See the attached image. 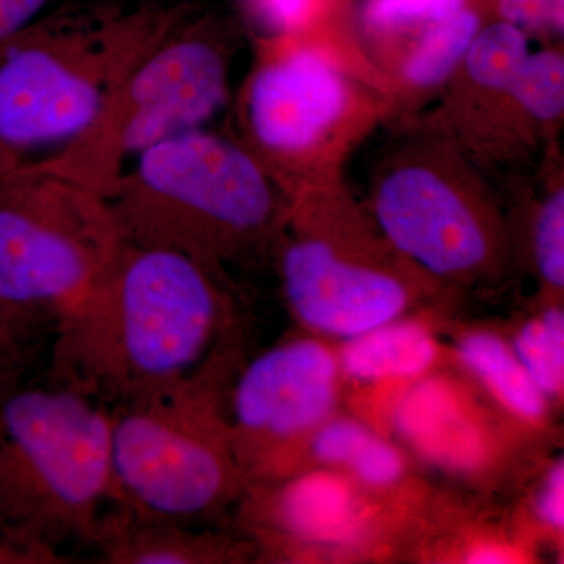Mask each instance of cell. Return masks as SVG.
Instances as JSON below:
<instances>
[{
  "mask_svg": "<svg viewBox=\"0 0 564 564\" xmlns=\"http://www.w3.org/2000/svg\"><path fill=\"white\" fill-rule=\"evenodd\" d=\"M52 333V383L113 408L232 366L236 317L203 263L124 243Z\"/></svg>",
  "mask_w": 564,
  "mask_h": 564,
  "instance_id": "cell-1",
  "label": "cell"
},
{
  "mask_svg": "<svg viewBox=\"0 0 564 564\" xmlns=\"http://www.w3.org/2000/svg\"><path fill=\"white\" fill-rule=\"evenodd\" d=\"M110 408L24 378L0 383V514L62 547L90 545L110 502Z\"/></svg>",
  "mask_w": 564,
  "mask_h": 564,
  "instance_id": "cell-2",
  "label": "cell"
},
{
  "mask_svg": "<svg viewBox=\"0 0 564 564\" xmlns=\"http://www.w3.org/2000/svg\"><path fill=\"white\" fill-rule=\"evenodd\" d=\"M231 369L110 408L109 503L195 525L239 502L247 478L223 404Z\"/></svg>",
  "mask_w": 564,
  "mask_h": 564,
  "instance_id": "cell-3",
  "label": "cell"
},
{
  "mask_svg": "<svg viewBox=\"0 0 564 564\" xmlns=\"http://www.w3.org/2000/svg\"><path fill=\"white\" fill-rule=\"evenodd\" d=\"M139 154L150 195L115 217L124 243L172 248L209 269L272 221L269 184L239 148L196 129Z\"/></svg>",
  "mask_w": 564,
  "mask_h": 564,
  "instance_id": "cell-4",
  "label": "cell"
},
{
  "mask_svg": "<svg viewBox=\"0 0 564 564\" xmlns=\"http://www.w3.org/2000/svg\"><path fill=\"white\" fill-rule=\"evenodd\" d=\"M122 245L113 215L0 187V302L52 329L101 284Z\"/></svg>",
  "mask_w": 564,
  "mask_h": 564,
  "instance_id": "cell-5",
  "label": "cell"
},
{
  "mask_svg": "<svg viewBox=\"0 0 564 564\" xmlns=\"http://www.w3.org/2000/svg\"><path fill=\"white\" fill-rule=\"evenodd\" d=\"M343 381L336 348L311 333L274 345L243 367L226 414L247 485L295 469L311 434L337 413Z\"/></svg>",
  "mask_w": 564,
  "mask_h": 564,
  "instance_id": "cell-6",
  "label": "cell"
},
{
  "mask_svg": "<svg viewBox=\"0 0 564 564\" xmlns=\"http://www.w3.org/2000/svg\"><path fill=\"white\" fill-rule=\"evenodd\" d=\"M236 507L237 533L256 562L282 563L358 552L373 540L386 503L339 470L313 466L247 485Z\"/></svg>",
  "mask_w": 564,
  "mask_h": 564,
  "instance_id": "cell-7",
  "label": "cell"
},
{
  "mask_svg": "<svg viewBox=\"0 0 564 564\" xmlns=\"http://www.w3.org/2000/svg\"><path fill=\"white\" fill-rule=\"evenodd\" d=\"M282 282L295 321L325 339L345 340L402 317L414 300L395 273L315 237L295 240L285 250Z\"/></svg>",
  "mask_w": 564,
  "mask_h": 564,
  "instance_id": "cell-8",
  "label": "cell"
},
{
  "mask_svg": "<svg viewBox=\"0 0 564 564\" xmlns=\"http://www.w3.org/2000/svg\"><path fill=\"white\" fill-rule=\"evenodd\" d=\"M377 218L397 250L437 276L480 272L491 254L484 220L429 170L391 174L378 192Z\"/></svg>",
  "mask_w": 564,
  "mask_h": 564,
  "instance_id": "cell-9",
  "label": "cell"
},
{
  "mask_svg": "<svg viewBox=\"0 0 564 564\" xmlns=\"http://www.w3.org/2000/svg\"><path fill=\"white\" fill-rule=\"evenodd\" d=\"M389 421L422 462L458 477L489 473L503 451L489 411L458 381L436 370L402 386Z\"/></svg>",
  "mask_w": 564,
  "mask_h": 564,
  "instance_id": "cell-10",
  "label": "cell"
},
{
  "mask_svg": "<svg viewBox=\"0 0 564 564\" xmlns=\"http://www.w3.org/2000/svg\"><path fill=\"white\" fill-rule=\"evenodd\" d=\"M0 147L70 139L98 117V88L50 52L29 44L0 43Z\"/></svg>",
  "mask_w": 564,
  "mask_h": 564,
  "instance_id": "cell-11",
  "label": "cell"
},
{
  "mask_svg": "<svg viewBox=\"0 0 564 564\" xmlns=\"http://www.w3.org/2000/svg\"><path fill=\"white\" fill-rule=\"evenodd\" d=\"M133 111L122 147L141 152L196 131L225 101L220 55L202 41L172 44L144 63L131 84Z\"/></svg>",
  "mask_w": 564,
  "mask_h": 564,
  "instance_id": "cell-12",
  "label": "cell"
},
{
  "mask_svg": "<svg viewBox=\"0 0 564 564\" xmlns=\"http://www.w3.org/2000/svg\"><path fill=\"white\" fill-rule=\"evenodd\" d=\"M345 102L347 90L336 69L321 55L304 51L258 74L250 120L267 147L302 150L340 117Z\"/></svg>",
  "mask_w": 564,
  "mask_h": 564,
  "instance_id": "cell-13",
  "label": "cell"
},
{
  "mask_svg": "<svg viewBox=\"0 0 564 564\" xmlns=\"http://www.w3.org/2000/svg\"><path fill=\"white\" fill-rule=\"evenodd\" d=\"M91 547L110 564H221L256 562L254 547L237 532L195 530L129 505L107 503Z\"/></svg>",
  "mask_w": 564,
  "mask_h": 564,
  "instance_id": "cell-14",
  "label": "cell"
},
{
  "mask_svg": "<svg viewBox=\"0 0 564 564\" xmlns=\"http://www.w3.org/2000/svg\"><path fill=\"white\" fill-rule=\"evenodd\" d=\"M337 350L343 380L359 386L408 384L434 372L441 345L421 318H393L348 337Z\"/></svg>",
  "mask_w": 564,
  "mask_h": 564,
  "instance_id": "cell-15",
  "label": "cell"
},
{
  "mask_svg": "<svg viewBox=\"0 0 564 564\" xmlns=\"http://www.w3.org/2000/svg\"><path fill=\"white\" fill-rule=\"evenodd\" d=\"M455 358L508 421L543 429L552 403L527 373L508 337L491 329H469L456 337Z\"/></svg>",
  "mask_w": 564,
  "mask_h": 564,
  "instance_id": "cell-16",
  "label": "cell"
},
{
  "mask_svg": "<svg viewBox=\"0 0 564 564\" xmlns=\"http://www.w3.org/2000/svg\"><path fill=\"white\" fill-rule=\"evenodd\" d=\"M508 340L545 399L558 403L564 392L563 307H543L519 323Z\"/></svg>",
  "mask_w": 564,
  "mask_h": 564,
  "instance_id": "cell-17",
  "label": "cell"
},
{
  "mask_svg": "<svg viewBox=\"0 0 564 564\" xmlns=\"http://www.w3.org/2000/svg\"><path fill=\"white\" fill-rule=\"evenodd\" d=\"M478 18L473 11L458 10L434 22L406 65L408 79L430 87L447 79L462 61L478 32Z\"/></svg>",
  "mask_w": 564,
  "mask_h": 564,
  "instance_id": "cell-18",
  "label": "cell"
},
{
  "mask_svg": "<svg viewBox=\"0 0 564 564\" xmlns=\"http://www.w3.org/2000/svg\"><path fill=\"white\" fill-rule=\"evenodd\" d=\"M339 473L388 505L389 497L395 496L408 484L410 467L403 448L370 426L352 447Z\"/></svg>",
  "mask_w": 564,
  "mask_h": 564,
  "instance_id": "cell-19",
  "label": "cell"
},
{
  "mask_svg": "<svg viewBox=\"0 0 564 564\" xmlns=\"http://www.w3.org/2000/svg\"><path fill=\"white\" fill-rule=\"evenodd\" d=\"M529 57V43L522 29L497 22L477 32L466 52L467 73L478 84L508 90Z\"/></svg>",
  "mask_w": 564,
  "mask_h": 564,
  "instance_id": "cell-20",
  "label": "cell"
},
{
  "mask_svg": "<svg viewBox=\"0 0 564 564\" xmlns=\"http://www.w3.org/2000/svg\"><path fill=\"white\" fill-rule=\"evenodd\" d=\"M519 102L541 120H554L564 107V62L556 52L527 57L508 88Z\"/></svg>",
  "mask_w": 564,
  "mask_h": 564,
  "instance_id": "cell-21",
  "label": "cell"
},
{
  "mask_svg": "<svg viewBox=\"0 0 564 564\" xmlns=\"http://www.w3.org/2000/svg\"><path fill=\"white\" fill-rule=\"evenodd\" d=\"M52 326L0 302V383L24 378Z\"/></svg>",
  "mask_w": 564,
  "mask_h": 564,
  "instance_id": "cell-22",
  "label": "cell"
},
{
  "mask_svg": "<svg viewBox=\"0 0 564 564\" xmlns=\"http://www.w3.org/2000/svg\"><path fill=\"white\" fill-rule=\"evenodd\" d=\"M534 256L538 270L549 285H564V193H554L541 207L534 223Z\"/></svg>",
  "mask_w": 564,
  "mask_h": 564,
  "instance_id": "cell-23",
  "label": "cell"
},
{
  "mask_svg": "<svg viewBox=\"0 0 564 564\" xmlns=\"http://www.w3.org/2000/svg\"><path fill=\"white\" fill-rule=\"evenodd\" d=\"M463 9V0H372L366 17L375 28L393 29L434 22Z\"/></svg>",
  "mask_w": 564,
  "mask_h": 564,
  "instance_id": "cell-24",
  "label": "cell"
},
{
  "mask_svg": "<svg viewBox=\"0 0 564 564\" xmlns=\"http://www.w3.org/2000/svg\"><path fill=\"white\" fill-rule=\"evenodd\" d=\"M61 547L47 543L39 534L31 532L0 514V564H65L70 563Z\"/></svg>",
  "mask_w": 564,
  "mask_h": 564,
  "instance_id": "cell-25",
  "label": "cell"
},
{
  "mask_svg": "<svg viewBox=\"0 0 564 564\" xmlns=\"http://www.w3.org/2000/svg\"><path fill=\"white\" fill-rule=\"evenodd\" d=\"M530 513L538 530L554 538L564 532V462L562 456L549 463L534 485Z\"/></svg>",
  "mask_w": 564,
  "mask_h": 564,
  "instance_id": "cell-26",
  "label": "cell"
},
{
  "mask_svg": "<svg viewBox=\"0 0 564 564\" xmlns=\"http://www.w3.org/2000/svg\"><path fill=\"white\" fill-rule=\"evenodd\" d=\"M500 11L519 29H563V0H500Z\"/></svg>",
  "mask_w": 564,
  "mask_h": 564,
  "instance_id": "cell-27",
  "label": "cell"
},
{
  "mask_svg": "<svg viewBox=\"0 0 564 564\" xmlns=\"http://www.w3.org/2000/svg\"><path fill=\"white\" fill-rule=\"evenodd\" d=\"M47 3L50 0H0V43L24 32Z\"/></svg>",
  "mask_w": 564,
  "mask_h": 564,
  "instance_id": "cell-28",
  "label": "cell"
},
{
  "mask_svg": "<svg viewBox=\"0 0 564 564\" xmlns=\"http://www.w3.org/2000/svg\"><path fill=\"white\" fill-rule=\"evenodd\" d=\"M307 0H270L274 20L282 25L295 24L306 10Z\"/></svg>",
  "mask_w": 564,
  "mask_h": 564,
  "instance_id": "cell-29",
  "label": "cell"
}]
</instances>
